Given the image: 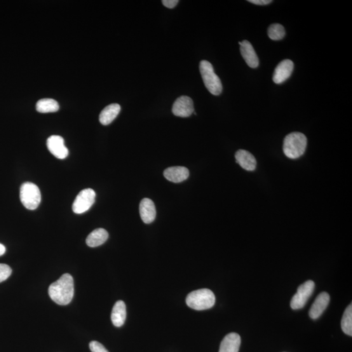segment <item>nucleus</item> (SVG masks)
I'll use <instances>...</instances> for the list:
<instances>
[{
	"mask_svg": "<svg viewBox=\"0 0 352 352\" xmlns=\"http://www.w3.org/2000/svg\"><path fill=\"white\" fill-rule=\"evenodd\" d=\"M74 280L70 274H63L48 288L52 300L60 305L70 304L74 296Z\"/></svg>",
	"mask_w": 352,
	"mask_h": 352,
	"instance_id": "1",
	"label": "nucleus"
},
{
	"mask_svg": "<svg viewBox=\"0 0 352 352\" xmlns=\"http://www.w3.org/2000/svg\"><path fill=\"white\" fill-rule=\"evenodd\" d=\"M307 139L301 133L294 132L286 136L284 140L283 152L288 158L295 159L304 154Z\"/></svg>",
	"mask_w": 352,
	"mask_h": 352,
	"instance_id": "2",
	"label": "nucleus"
},
{
	"mask_svg": "<svg viewBox=\"0 0 352 352\" xmlns=\"http://www.w3.org/2000/svg\"><path fill=\"white\" fill-rule=\"evenodd\" d=\"M186 303L190 308L203 311L213 307L215 304V296L212 291L205 288L190 293L186 298Z\"/></svg>",
	"mask_w": 352,
	"mask_h": 352,
	"instance_id": "3",
	"label": "nucleus"
},
{
	"mask_svg": "<svg viewBox=\"0 0 352 352\" xmlns=\"http://www.w3.org/2000/svg\"><path fill=\"white\" fill-rule=\"evenodd\" d=\"M199 71L206 88L211 94L219 95L222 93V85L219 77L215 73L213 65L206 60L199 63Z\"/></svg>",
	"mask_w": 352,
	"mask_h": 352,
	"instance_id": "4",
	"label": "nucleus"
},
{
	"mask_svg": "<svg viewBox=\"0 0 352 352\" xmlns=\"http://www.w3.org/2000/svg\"><path fill=\"white\" fill-rule=\"evenodd\" d=\"M20 198L23 206L28 210H35L38 208L41 200L39 187L31 182L24 183L21 185Z\"/></svg>",
	"mask_w": 352,
	"mask_h": 352,
	"instance_id": "5",
	"label": "nucleus"
},
{
	"mask_svg": "<svg viewBox=\"0 0 352 352\" xmlns=\"http://www.w3.org/2000/svg\"><path fill=\"white\" fill-rule=\"evenodd\" d=\"M96 194L91 189L82 190L75 198L72 204V211L76 214L86 212L95 203Z\"/></svg>",
	"mask_w": 352,
	"mask_h": 352,
	"instance_id": "6",
	"label": "nucleus"
},
{
	"mask_svg": "<svg viewBox=\"0 0 352 352\" xmlns=\"http://www.w3.org/2000/svg\"><path fill=\"white\" fill-rule=\"evenodd\" d=\"M315 285L312 281H307L298 288L297 293L291 301V307L293 310L302 309L314 292Z\"/></svg>",
	"mask_w": 352,
	"mask_h": 352,
	"instance_id": "7",
	"label": "nucleus"
},
{
	"mask_svg": "<svg viewBox=\"0 0 352 352\" xmlns=\"http://www.w3.org/2000/svg\"><path fill=\"white\" fill-rule=\"evenodd\" d=\"M46 145L49 152L58 159H64L69 155L64 139L60 136H51L47 140Z\"/></svg>",
	"mask_w": 352,
	"mask_h": 352,
	"instance_id": "8",
	"label": "nucleus"
},
{
	"mask_svg": "<svg viewBox=\"0 0 352 352\" xmlns=\"http://www.w3.org/2000/svg\"><path fill=\"white\" fill-rule=\"evenodd\" d=\"M172 112L175 116L178 117L191 116L194 112L193 102L187 96H182L178 98L173 103Z\"/></svg>",
	"mask_w": 352,
	"mask_h": 352,
	"instance_id": "9",
	"label": "nucleus"
},
{
	"mask_svg": "<svg viewBox=\"0 0 352 352\" xmlns=\"http://www.w3.org/2000/svg\"><path fill=\"white\" fill-rule=\"evenodd\" d=\"M293 63L290 60H284L274 69L273 81L275 84H280L290 78L293 70Z\"/></svg>",
	"mask_w": 352,
	"mask_h": 352,
	"instance_id": "10",
	"label": "nucleus"
},
{
	"mask_svg": "<svg viewBox=\"0 0 352 352\" xmlns=\"http://www.w3.org/2000/svg\"><path fill=\"white\" fill-rule=\"evenodd\" d=\"M239 44L240 45L241 55L246 64L251 68H257L259 65V60L252 44L246 40L239 42Z\"/></svg>",
	"mask_w": 352,
	"mask_h": 352,
	"instance_id": "11",
	"label": "nucleus"
},
{
	"mask_svg": "<svg viewBox=\"0 0 352 352\" xmlns=\"http://www.w3.org/2000/svg\"><path fill=\"white\" fill-rule=\"evenodd\" d=\"M139 211L141 219L145 224H150L156 219V206L152 199L149 198L143 199L140 202Z\"/></svg>",
	"mask_w": 352,
	"mask_h": 352,
	"instance_id": "12",
	"label": "nucleus"
},
{
	"mask_svg": "<svg viewBox=\"0 0 352 352\" xmlns=\"http://www.w3.org/2000/svg\"><path fill=\"white\" fill-rule=\"evenodd\" d=\"M330 300V295L327 292H321L319 294L310 309V317L314 320L318 318L327 308Z\"/></svg>",
	"mask_w": 352,
	"mask_h": 352,
	"instance_id": "13",
	"label": "nucleus"
},
{
	"mask_svg": "<svg viewBox=\"0 0 352 352\" xmlns=\"http://www.w3.org/2000/svg\"><path fill=\"white\" fill-rule=\"evenodd\" d=\"M189 175V171L184 166H173L166 169L164 178L173 183H181L186 180Z\"/></svg>",
	"mask_w": 352,
	"mask_h": 352,
	"instance_id": "14",
	"label": "nucleus"
},
{
	"mask_svg": "<svg viewBox=\"0 0 352 352\" xmlns=\"http://www.w3.org/2000/svg\"><path fill=\"white\" fill-rule=\"evenodd\" d=\"M237 163L245 170L253 171L257 168V161L250 152L244 149H239L235 155Z\"/></svg>",
	"mask_w": 352,
	"mask_h": 352,
	"instance_id": "15",
	"label": "nucleus"
},
{
	"mask_svg": "<svg viewBox=\"0 0 352 352\" xmlns=\"http://www.w3.org/2000/svg\"><path fill=\"white\" fill-rule=\"evenodd\" d=\"M241 337L236 333L228 334L220 344L219 352H239Z\"/></svg>",
	"mask_w": 352,
	"mask_h": 352,
	"instance_id": "16",
	"label": "nucleus"
},
{
	"mask_svg": "<svg viewBox=\"0 0 352 352\" xmlns=\"http://www.w3.org/2000/svg\"><path fill=\"white\" fill-rule=\"evenodd\" d=\"M127 316L126 305L123 301H118L114 305L111 314L112 323L116 327H121L125 323Z\"/></svg>",
	"mask_w": 352,
	"mask_h": 352,
	"instance_id": "17",
	"label": "nucleus"
},
{
	"mask_svg": "<svg viewBox=\"0 0 352 352\" xmlns=\"http://www.w3.org/2000/svg\"><path fill=\"white\" fill-rule=\"evenodd\" d=\"M121 110L120 105L114 103L106 107L100 112L99 121L103 125H108L116 119Z\"/></svg>",
	"mask_w": 352,
	"mask_h": 352,
	"instance_id": "18",
	"label": "nucleus"
},
{
	"mask_svg": "<svg viewBox=\"0 0 352 352\" xmlns=\"http://www.w3.org/2000/svg\"><path fill=\"white\" fill-rule=\"evenodd\" d=\"M109 238V233L103 229H95L91 232L86 238V244L90 247H96L103 245Z\"/></svg>",
	"mask_w": 352,
	"mask_h": 352,
	"instance_id": "19",
	"label": "nucleus"
},
{
	"mask_svg": "<svg viewBox=\"0 0 352 352\" xmlns=\"http://www.w3.org/2000/svg\"><path fill=\"white\" fill-rule=\"evenodd\" d=\"M60 109V106L56 100L53 98H43L39 100L36 104V110L40 113H50L56 112Z\"/></svg>",
	"mask_w": 352,
	"mask_h": 352,
	"instance_id": "20",
	"label": "nucleus"
},
{
	"mask_svg": "<svg viewBox=\"0 0 352 352\" xmlns=\"http://www.w3.org/2000/svg\"><path fill=\"white\" fill-rule=\"evenodd\" d=\"M342 330L345 334L351 336L352 335V305H349L347 307L342 316L341 321Z\"/></svg>",
	"mask_w": 352,
	"mask_h": 352,
	"instance_id": "21",
	"label": "nucleus"
},
{
	"mask_svg": "<svg viewBox=\"0 0 352 352\" xmlns=\"http://www.w3.org/2000/svg\"><path fill=\"white\" fill-rule=\"evenodd\" d=\"M267 34L270 39L273 41H279L285 37L286 32L283 26L280 23H273L269 27Z\"/></svg>",
	"mask_w": 352,
	"mask_h": 352,
	"instance_id": "22",
	"label": "nucleus"
},
{
	"mask_svg": "<svg viewBox=\"0 0 352 352\" xmlns=\"http://www.w3.org/2000/svg\"><path fill=\"white\" fill-rule=\"evenodd\" d=\"M11 273L12 269L8 265L0 264V283L8 279Z\"/></svg>",
	"mask_w": 352,
	"mask_h": 352,
	"instance_id": "23",
	"label": "nucleus"
},
{
	"mask_svg": "<svg viewBox=\"0 0 352 352\" xmlns=\"http://www.w3.org/2000/svg\"><path fill=\"white\" fill-rule=\"evenodd\" d=\"M90 348L91 352H109L103 344L97 341L91 342Z\"/></svg>",
	"mask_w": 352,
	"mask_h": 352,
	"instance_id": "24",
	"label": "nucleus"
},
{
	"mask_svg": "<svg viewBox=\"0 0 352 352\" xmlns=\"http://www.w3.org/2000/svg\"><path fill=\"white\" fill-rule=\"evenodd\" d=\"M163 6L169 9H173L179 3L178 0H163Z\"/></svg>",
	"mask_w": 352,
	"mask_h": 352,
	"instance_id": "25",
	"label": "nucleus"
},
{
	"mask_svg": "<svg viewBox=\"0 0 352 352\" xmlns=\"http://www.w3.org/2000/svg\"><path fill=\"white\" fill-rule=\"evenodd\" d=\"M248 2L253 4L258 5V6H265V5L271 4L272 2L271 0H249Z\"/></svg>",
	"mask_w": 352,
	"mask_h": 352,
	"instance_id": "26",
	"label": "nucleus"
},
{
	"mask_svg": "<svg viewBox=\"0 0 352 352\" xmlns=\"http://www.w3.org/2000/svg\"><path fill=\"white\" fill-rule=\"evenodd\" d=\"M6 248L5 247V246L0 243V257H1L2 255H4L5 253H6Z\"/></svg>",
	"mask_w": 352,
	"mask_h": 352,
	"instance_id": "27",
	"label": "nucleus"
}]
</instances>
